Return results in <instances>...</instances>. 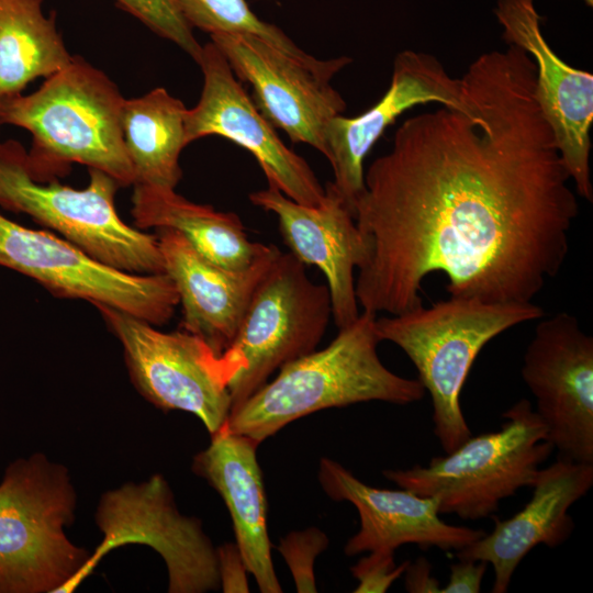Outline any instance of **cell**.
Segmentation results:
<instances>
[{
	"label": "cell",
	"mask_w": 593,
	"mask_h": 593,
	"mask_svg": "<svg viewBox=\"0 0 593 593\" xmlns=\"http://www.w3.org/2000/svg\"><path fill=\"white\" fill-rule=\"evenodd\" d=\"M544 310L527 303H492L449 296L429 307L376 318L380 339L399 346L432 398L434 433L445 452L472 434L460 406V394L483 347L506 329L539 320Z\"/></svg>",
	"instance_id": "cell-4"
},
{
	"label": "cell",
	"mask_w": 593,
	"mask_h": 593,
	"mask_svg": "<svg viewBox=\"0 0 593 593\" xmlns=\"http://www.w3.org/2000/svg\"><path fill=\"white\" fill-rule=\"evenodd\" d=\"M71 59L43 0H0V98L22 93L31 81L52 76Z\"/></svg>",
	"instance_id": "cell-24"
},
{
	"label": "cell",
	"mask_w": 593,
	"mask_h": 593,
	"mask_svg": "<svg viewBox=\"0 0 593 593\" xmlns=\"http://www.w3.org/2000/svg\"><path fill=\"white\" fill-rule=\"evenodd\" d=\"M83 189L57 179L38 181L30 172L26 149L14 139L0 141V206L31 216L98 260L125 272L165 273L156 234L126 224L118 214L119 183L89 169Z\"/></svg>",
	"instance_id": "cell-7"
},
{
	"label": "cell",
	"mask_w": 593,
	"mask_h": 593,
	"mask_svg": "<svg viewBox=\"0 0 593 593\" xmlns=\"http://www.w3.org/2000/svg\"><path fill=\"white\" fill-rule=\"evenodd\" d=\"M317 205H304L272 186L249 194L250 202L275 214L290 253L305 266H316L327 281L332 317L343 328L360 314L355 269L366 259V248L349 204L328 181Z\"/></svg>",
	"instance_id": "cell-16"
},
{
	"label": "cell",
	"mask_w": 593,
	"mask_h": 593,
	"mask_svg": "<svg viewBox=\"0 0 593 593\" xmlns=\"http://www.w3.org/2000/svg\"><path fill=\"white\" fill-rule=\"evenodd\" d=\"M76 493L67 469L35 454L0 483V593L69 592L90 555L71 544Z\"/></svg>",
	"instance_id": "cell-5"
},
{
	"label": "cell",
	"mask_w": 593,
	"mask_h": 593,
	"mask_svg": "<svg viewBox=\"0 0 593 593\" xmlns=\"http://www.w3.org/2000/svg\"><path fill=\"white\" fill-rule=\"evenodd\" d=\"M197 64L203 88L197 105L186 112L187 144L210 135L227 138L256 158L268 186L298 203L320 204L325 189L314 171L281 141L212 42L202 46Z\"/></svg>",
	"instance_id": "cell-14"
},
{
	"label": "cell",
	"mask_w": 593,
	"mask_h": 593,
	"mask_svg": "<svg viewBox=\"0 0 593 593\" xmlns=\"http://www.w3.org/2000/svg\"><path fill=\"white\" fill-rule=\"evenodd\" d=\"M216 558L223 592H249L247 569L237 545H221L216 548Z\"/></svg>",
	"instance_id": "cell-29"
},
{
	"label": "cell",
	"mask_w": 593,
	"mask_h": 593,
	"mask_svg": "<svg viewBox=\"0 0 593 593\" xmlns=\"http://www.w3.org/2000/svg\"><path fill=\"white\" fill-rule=\"evenodd\" d=\"M410 561L395 564L394 551L376 550L361 558L350 568L358 580L355 593H383L406 570Z\"/></svg>",
	"instance_id": "cell-28"
},
{
	"label": "cell",
	"mask_w": 593,
	"mask_h": 593,
	"mask_svg": "<svg viewBox=\"0 0 593 593\" xmlns=\"http://www.w3.org/2000/svg\"><path fill=\"white\" fill-rule=\"evenodd\" d=\"M460 79L459 105L405 120L365 171L354 208L361 311L423 304L435 271L450 296L527 303L566 261L579 203L536 99L534 60L508 44Z\"/></svg>",
	"instance_id": "cell-1"
},
{
	"label": "cell",
	"mask_w": 593,
	"mask_h": 593,
	"mask_svg": "<svg viewBox=\"0 0 593 593\" xmlns=\"http://www.w3.org/2000/svg\"><path fill=\"white\" fill-rule=\"evenodd\" d=\"M593 0H585V2L589 4V5H592V2Z\"/></svg>",
	"instance_id": "cell-32"
},
{
	"label": "cell",
	"mask_w": 593,
	"mask_h": 593,
	"mask_svg": "<svg viewBox=\"0 0 593 593\" xmlns=\"http://www.w3.org/2000/svg\"><path fill=\"white\" fill-rule=\"evenodd\" d=\"M328 542L326 534L317 527L294 530L281 538L277 549L291 571L298 592H317L314 562L316 557L328 547Z\"/></svg>",
	"instance_id": "cell-27"
},
{
	"label": "cell",
	"mask_w": 593,
	"mask_h": 593,
	"mask_svg": "<svg viewBox=\"0 0 593 593\" xmlns=\"http://www.w3.org/2000/svg\"><path fill=\"white\" fill-rule=\"evenodd\" d=\"M450 564V574L447 584L441 588V593H478L488 563L484 561L458 559Z\"/></svg>",
	"instance_id": "cell-30"
},
{
	"label": "cell",
	"mask_w": 593,
	"mask_h": 593,
	"mask_svg": "<svg viewBox=\"0 0 593 593\" xmlns=\"http://www.w3.org/2000/svg\"><path fill=\"white\" fill-rule=\"evenodd\" d=\"M97 522L105 539L77 577L75 586L108 550L133 541L152 546L161 555L169 573V592L202 593L221 589L216 548L200 519L179 513L161 475L104 494Z\"/></svg>",
	"instance_id": "cell-12"
},
{
	"label": "cell",
	"mask_w": 593,
	"mask_h": 593,
	"mask_svg": "<svg viewBox=\"0 0 593 593\" xmlns=\"http://www.w3.org/2000/svg\"><path fill=\"white\" fill-rule=\"evenodd\" d=\"M502 417L505 422L500 429L471 435L426 466L384 470V478L418 495L435 497L439 514L467 521L491 516L502 500L532 486L540 465L553 451L547 427L528 400H519Z\"/></svg>",
	"instance_id": "cell-6"
},
{
	"label": "cell",
	"mask_w": 593,
	"mask_h": 593,
	"mask_svg": "<svg viewBox=\"0 0 593 593\" xmlns=\"http://www.w3.org/2000/svg\"><path fill=\"white\" fill-rule=\"evenodd\" d=\"M461 97V79L451 77L437 57L405 49L394 57L389 89L372 108L358 116L340 114L328 121L325 157L333 169V183L353 212L365 189V158L384 131L417 104L457 107Z\"/></svg>",
	"instance_id": "cell-17"
},
{
	"label": "cell",
	"mask_w": 593,
	"mask_h": 593,
	"mask_svg": "<svg viewBox=\"0 0 593 593\" xmlns=\"http://www.w3.org/2000/svg\"><path fill=\"white\" fill-rule=\"evenodd\" d=\"M592 485L593 463L559 457L538 470L529 502L512 517L495 519L494 529L458 550L457 559L492 564V592L505 593L516 568L533 548H555L570 537L574 524L568 511Z\"/></svg>",
	"instance_id": "cell-20"
},
{
	"label": "cell",
	"mask_w": 593,
	"mask_h": 593,
	"mask_svg": "<svg viewBox=\"0 0 593 593\" xmlns=\"http://www.w3.org/2000/svg\"><path fill=\"white\" fill-rule=\"evenodd\" d=\"M210 37L236 78L251 87L253 102L273 127L282 130L292 143L307 144L325 156V126L346 110L331 80L353 59L292 54L248 33Z\"/></svg>",
	"instance_id": "cell-11"
},
{
	"label": "cell",
	"mask_w": 593,
	"mask_h": 593,
	"mask_svg": "<svg viewBox=\"0 0 593 593\" xmlns=\"http://www.w3.org/2000/svg\"><path fill=\"white\" fill-rule=\"evenodd\" d=\"M182 16L193 27L213 34L248 33L292 53L303 54L279 27L260 20L246 0H175Z\"/></svg>",
	"instance_id": "cell-25"
},
{
	"label": "cell",
	"mask_w": 593,
	"mask_h": 593,
	"mask_svg": "<svg viewBox=\"0 0 593 593\" xmlns=\"http://www.w3.org/2000/svg\"><path fill=\"white\" fill-rule=\"evenodd\" d=\"M522 378L559 457L593 463V338L575 316L559 312L537 324Z\"/></svg>",
	"instance_id": "cell-13"
},
{
	"label": "cell",
	"mask_w": 593,
	"mask_h": 593,
	"mask_svg": "<svg viewBox=\"0 0 593 593\" xmlns=\"http://www.w3.org/2000/svg\"><path fill=\"white\" fill-rule=\"evenodd\" d=\"M259 444L223 425L194 456L192 471L222 496L232 517L235 544L260 592L281 593L267 530V499L256 455Z\"/></svg>",
	"instance_id": "cell-21"
},
{
	"label": "cell",
	"mask_w": 593,
	"mask_h": 593,
	"mask_svg": "<svg viewBox=\"0 0 593 593\" xmlns=\"http://www.w3.org/2000/svg\"><path fill=\"white\" fill-rule=\"evenodd\" d=\"M331 317L327 286L314 283L304 264L281 253L256 288L225 350L243 365L230 383L231 412L276 370L314 351Z\"/></svg>",
	"instance_id": "cell-9"
},
{
	"label": "cell",
	"mask_w": 593,
	"mask_h": 593,
	"mask_svg": "<svg viewBox=\"0 0 593 593\" xmlns=\"http://www.w3.org/2000/svg\"><path fill=\"white\" fill-rule=\"evenodd\" d=\"M0 126H1V123H0Z\"/></svg>",
	"instance_id": "cell-33"
},
{
	"label": "cell",
	"mask_w": 593,
	"mask_h": 593,
	"mask_svg": "<svg viewBox=\"0 0 593 593\" xmlns=\"http://www.w3.org/2000/svg\"><path fill=\"white\" fill-rule=\"evenodd\" d=\"M183 102L159 87L125 99L122 132L135 182L175 189L182 177L179 158L186 142ZM133 184V186H134Z\"/></svg>",
	"instance_id": "cell-23"
},
{
	"label": "cell",
	"mask_w": 593,
	"mask_h": 593,
	"mask_svg": "<svg viewBox=\"0 0 593 593\" xmlns=\"http://www.w3.org/2000/svg\"><path fill=\"white\" fill-rule=\"evenodd\" d=\"M0 266L33 279L58 298L109 306L155 326L169 322L179 305L168 275L122 271L63 237L25 227L1 213Z\"/></svg>",
	"instance_id": "cell-10"
},
{
	"label": "cell",
	"mask_w": 593,
	"mask_h": 593,
	"mask_svg": "<svg viewBox=\"0 0 593 593\" xmlns=\"http://www.w3.org/2000/svg\"><path fill=\"white\" fill-rule=\"evenodd\" d=\"M318 481L331 499L351 503L359 514V530L344 549L347 556L395 551L406 544L417 545L421 549L436 547L458 551L485 534L482 529L444 522L435 497L402 488L370 486L331 458L320 460Z\"/></svg>",
	"instance_id": "cell-18"
},
{
	"label": "cell",
	"mask_w": 593,
	"mask_h": 593,
	"mask_svg": "<svg viewBox=\"0 0 593 593\" xmlns=\"http://www.w3.org/2000/svg\"><path fill=\"white\" fill-rule=\"evenodd\" d=\"M377 314L361 311L338 328L322 350H314L279 370L278 376L233 410L224 426L258 443L291 422L329 407L381 401L407 405L424 398L417 379L389 370L380 360Z\"/></svg>",
	"instance_id": "cell-3"
},
{
	"label": "cell",
	"mask_w": 593,
	"mask_h": 593,
	"mask_svg": "<svg viewBox=\"0 0 593 593\" xmlns=\"http://www.w3.org/2000/svg\"><path fill=\"white\" fill-rule=\"evenodd\" d=\"M404 573L407 592L438 593L441 590L438 580L432 575V564L424 557H419L413 563L409 562Z\"/></svg>",
	"instance_id": "cell-31"
},
{
	"label": "cell",
	"mask_w": 593,
	"mask_h": 593,
	"mask_svg": "<svg viewBox=\"0 0 593 593\" xmlns=\"http://www.w3.org/2000/svg\"><path fill=\"white\" fill-rule=\"evenodd\" d=\"M132 216L139 228H171L204 258L226 269L249 266L267 244L254 243L237 214L194 203L175 189L134 184Z\"/></svg>",
	"instance_id": "cell-22"
},
{
	"label": "cell",
	"mask_w": 593,
	"mask_h": 593,
	"mask_svg": "<svg viewBox=\"0 0 593 593\" xmlns=\"http://www.w3.org/2000/svg\"><path fill=\"white\" fill-rule=\"evenodd\" d=\"M97 309L120 340L131 380L147 401L164 411L194 414L211 435L225 424L239 360L226 351L216 355L200 336L181 328L161 332L112 307Z\"/></svg>",
	"instance_id": "cell-8"
},
{
	"label": "cell",
	"mask_w": 593,
	"mask_h": 593,
	"mask_svg": "<svg viewBox=\"0 0 593 593\" xmlns=\"http://www.w3.org/2000/svg\"><path fill=\"white\" fill-rule=\"evenodd\" d=\"M124 98L100 69L78 56L45 78L30 94L0 98V123L26 130L31 175L38 181L64 177L72 163L134 184L122 132Z\"/></svg>",
	"instance_id": "cell-2"
},
{
	"label": "cell",
	"mask_w": 593,
	"mask_h": 593,
	"mask_svg": "<svg viewBox=\"0 0 593 593\" xmlns=\"http://www.w3.org/2000/svg\"><path fill=\"white\" fill-rule=\"evenodd\" d=\"M115 2L152 32L175 43L198 63L202 46L195 40L193 29L182 16L175 0H115Z\"/></svg>",
	"instance_id": "cell-26"
},
{
	"label": "cell",
	"mask_w": 593,
	"mask_h": 593,
	"mask_svg": "<svg viewBox=\"0 0 593 593\" xmlns=\"http://www.w3.org/2000/svg\"><path fill=\"white\" fill-rule=\"evenodd\" d=\"M495 15L507 44L524 49L536 67L535 94L577 193L592 202L590 172L593 75L562 60L545 38L534 0H499Z\"/></svg>",
	"instance_id": "cell-15"
},
{
	"label": "cell",
	"mask_w": 593,
	"mask_h": 593,
	"mask_svg": "<svg viewBox=\"0 0 593 593\" xmlns=\"http://www.w3.org/2000/svg\"><path fill=\"white\" fill-rule=\"evenodd\" d=\"M165 273L182 306L179 328L200 336L221 356L232 344L259 282L281 254L267 244L246 268L226 269L201 256L171 228H156Z\"/></svg>",
	"instance_id": "cell-19"
}]
</instances>
